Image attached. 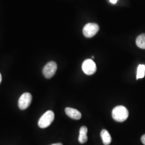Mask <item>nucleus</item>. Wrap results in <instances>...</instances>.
I'll return each mask as SVG.
<instances>
[{
	"mask_svg": "<svg viewBox=\"0 0 145 145\" xmlns=\"http://www.w3.org/2000/svg\"><path fill=\"white\" fill-rule=\"evenodd\" d=\"M113 118L117 121L123 122L129 117V111L124 106L119 105L115 107L112 111Z\"/></svg>",
	"mask_w": 145,
	"mask_h": 145,
	"instance_id": "f257e3e1",
	"label": "nucleus"
},
{
	"mask_svg": "<svg viewBox=\"0 0 145 145\" xmlns=\"http://www.w3.org/2000/svg\"><path fill=\"white\" fill-rule=\"evenodd\" d=\"M54 119V114L51 110H48L42 116L38 121V126L40 128L45 129L51 124Z\"/></svg>",
	"mask_w": 145,
	"mask_h": 145,
	"instance_id": "f03ea898",
	"label": "nucleus"
},
{
	"mask_svg": "<svg viewBox=\"0 0 145 145\" xmlns=\"http://www.w3.org/2000/svg\"><path fill=\"white\" fill-rule=\"evenodd\" d=\"M57 65L54 61L48 62L42 69V73L44 76L47 78L53 77L57 70Z\"/></svg>",
	"mask_w": 145,
	"mask_h": 145,
	"instance_id": "7ed1b4c3",
	"label": "nucleus"
},
{
	"mask_svg": "<svg viewBox=\"0 0 145 145\" xmlns=\"http://www.w3.org/2000/svg\"><path fill=\"white\" fill-rule=\"evenodd\" d=\"M99 30V27L97 24L88 23L83 27V35L87 38H91L96 35Z\"/></svg>",
	"mask_w": 145,
	"mask_h": 145,
	"instance_id": "20e7f679",
	"label": "nucleus"
},
{
	"mask_svg": "<svg viewBox=\"0 0 145 145\" xmlns=\"http://www.w3.org/2000/svg\"><path fill=\"white\" fill-rule=\"evenodd\" d=\"M83 72L88 75H93L96 72V63L92 59H87L84 61L82 65Z\"/></svg>",
	"mask_w": 145,
	"mask_h": 145,
	"instance_id": "39448f33",
	"label": "nucleus"
},
{
	"mask_svg": "<svg viewBox=\"0 0 145 145\" xmlns=\"http://www.w3.org/2000/svg\"><path fill=\"white\" fill-rule=\"evenodd\" d=\"M32 99L31 93H25L22 94L18 99V105L19 108L21 110L27 109L31 104Z\"/></svg>",
	"mask_w": 145,
	"mask_h": 145,
	"instance_id": "423d86ee",
	"label": "nucleus"
},
{
	"mask_svg": "<svg viewBox=\"0 0 145 145\" xmlns=\"http://www.w3.org/2000/svg\"><path fill=\"white\" fill-rule=\"evenodd\" d=\"M66 114L68 117L75 120H79L81 118L82 115L80 111L76 109L71 108H66L65 109Z\"/></svg>",
	"mask_w": 145,
	"mask_h": 145,
	"instance_id": "0eeeda50",
	"label": "nucleus"
},
{
	"mask_svg": "<svg viewBox=\"0 0 145 145\" xmlns=\"http://www.w3.org/2000/svg\"><path fill=\"white\" fill-rule=\"evenodd\" d=\"M88 129L86 126H83L80 129L79 137H78V141L80 144H84L88 140L87 137Z\"/></svg>",
	"mask_w": 145,
	"mask_h": 145,
	"instance_id": "6e6552de",
	"label": "nucleus"
},
{
	"mask_svg": "<svg viewBox=\"0 0 145 145\" xmlns=\"http://www.w3.org/2000/svg\"><path fill=\"white\" fill-rule=\"evenodd\" d=\"M101 137L103 141L104 145H109L110 144L112 139L109 132L107 130L105 129L102 130L101 132Z\"/></svg>",
	"mask_w": 145,
	"mask_h": 145,
	"instance_id": "1a4fd4ad",
	"label": "nucleus"
},
{
	"mask_svg": "<svg viewBox=\"0 0 145 145\" xmlns=\"http://www.w3.org/2000/svg\"><path fill=\"white\" fill-rule=\"evenodd\" d=\"M136 44L140 48L145 49V33L141 34L137 37Z\"/></svg>",
	"mask_w": 145,
	"mask_h": 145,
	"instance_id": "9d476101",
	"label": "nucleus"
},
{
	"mask_svg": "<svg viewBox=\"0 0 145 145\" xmlns=\"http://www.w3.org/2000/svg\"><path fill=\"white\" fill-rule=\"evenodd\" d=\"M145 75V65H139L137 69V80L144 78Z\"/></svg>",
	"mask_w": 145,
	"mask_h": 145,
	"instance_id": "9b49d317",
	"label": "nucleus"
},
{
	"mask_svg": "<svg viewBox=\"0 0 145 145\" xmlns=\"http://www.w3.org/2000/svg\"><path fill=\"white\" fill-rule=\"evenodd\" d=\"M141 141L143 143V144L145 145V135H143L141 137Z\"/></svg>",
	"mask_w": 145,
	"mask_h": 145,
	"instance_id": "f8f14e48",
	"label": "nucleus"
},
{
	"mask_svg": "<svg viewBox=\"0 0 145 145\" xmlns=\"http://www.w3.org/2000/svg\"><path fill=\"white\" fill-rule=\"evenodd\" d=\"M110 2H111V3L115 4V3H116L117 2L118 0H110Z\"/></svg>",
	"mask_w": 145,
	"mask_h": 145,
	"instance_id": "ddd939ff",
	"label": "nucleus"
},
{
	"mask_svg": "<svg viewBox=\"0 0 145 145\" xmlns=\"http://www.w3.org/2000/svg\"><path fill=\"white\" fill-rule=\"evenodd\" d=\"M51 145H63L61 143H57V144H53Z\"/></svg>",
	"mask_w": 145,
	"mask_h": 145,
	"instance_id": "4468645a",
	"label": "nucleus"
},
{
	"mask_svg": "<svg viewBox=\"0 0 145 145\" xmlns=\"http://www.w3.org/2000/svg\"><path fill=\"white\" fill-rule=\"evenodd\" d=\"M2 75H1V74L0 73V84L1 83V81H2Z\"/></svg>",
	"mask_w": 145,
	"mask_h": 145,
	"instance_id": "2eb2a0df",
	"label": "nucleus"
}]
</instances>
